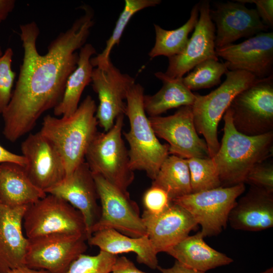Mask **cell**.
Listing matches in <instances>:
<instances>
[{"label": "cell", "mask_w": 273, "mask_h": 273, "mask_svg": "<svg viewBox=\"0 0 273 273\" xmlns=\"http://www.w3.org/2000/svg\"><path fill=\"white\" fill-rule=\"evenodd\" d=\"M83 9L84 14L51 41L43 55L36 48L37 24L20 26L23 61L10 101L2 114L3 134L8 141L14 142L31 131L41 115L61 101L67 80L77 66L76 51L85 44L94 24L93 11L88 7Z\"/></svg>", "instance_id": "cell-1"}, {"label": "cell", "mask_w": 273, "mask_h": 273, "mask_svg": "<svg viewBox=\"0 0 273 273\" xmlns=\"http://www.w3.org/2000/svg\"><path fill=\"white\" fill-rule=\"evenodd\" d=\"M26 160L23 167L30 181L46 193L66 175L64 161L53 144L39 131L29 134L22 142Z\"/></svg>", "instance_id": "cell-14"}, {"label": "cell", "mask_w": 273, "mask_h": 273, "mask_svg": "<svg viewBox=\"0 0 273 273\" xmlns=\"http://www.w3.org/2000/svg\"><path fill=\"white\" fill-rule=\"evenodd\" d=\"M228 71L224 63L207 59L195 66L193 71L182 77V81L191 91L208 88L220 84L222 75Z\"/></svg>", "instance_id": "cell-30"}, {"label": "cell", "mask_w": 273, "mask_h": 273, "mask_svg": "<svg viewBox=\"0 0 273 273\" xmlns=\"http://www.w3.org/2000/svg\"><path fill=\"white\" fill-rule=\"evenodd\" d=\"M88 242L101 251L115 255L133 252L136 254L138 263L151 269H156L159 266L158 253L147 235L133 238L114 229H106L94 233Z\"/></svg>", "instance_id": "cell-22"}, {"label": "cell", "mask_w": 273, "mask_h": 273, "mask_svg": "<svg viewBox=\"0 0 273 273\" xmlns=\"http://www.w3.org/2000/svg\"><path fill=\"white\" fill-rule=\"evenodd\" d=\"M93 174L101 202L100 217L93 234L112 229L133 238L147 235L139 206L130 199L128 192L121 191L99 175Z\"/></svg>", "instance_id": "cell-10"}, {"label": "cell", "mask_w": 273, "mask_h": 273, "mask_svg": "<svg viewBox=\"0 0 273 273\" xmlns=\"http://www.w3.org/2000/svg\"><path fill=\"white\" fill-rule=\"evenodd\" d=\"M13 51L7 48L0 58V114L8 106L13 92L16 73L12 70Z\"/></svg>", "instance_id": "cell-33"}, {"label": "cell", "mask_w": 273, "mask_h": 273, "mask_svg": "<svg viewBox=\"0 0 273 273\" xmlns=\"http://www.w3.org/2000/svg\"><path fill=\"white\" fill-rule=\"evenodd\" d=\"M144 88L139 83L135 82L129 88L125 115L128 118L130 128L122 133L129 146L131 169L145 171L153 180L169 155V146L159 141L152 128L144 107Z\"/></svg>", "instance_id": "cell-4"}, {"label": "cell", "mask_w": 273, "mask_h": 273, "mask_svg": "<svg viewBox=\"0 0 273 273\" xmlns=\"http://www.w3.org/2000/svg\"><path fill=\"white\" fill-rule=\"evenodd\" d=\"M192 193L221 187L216 165L212 158L187 159Z\"/></svg>", "instance_id": "cell-31"}, {"label": "cell", "mask_w": 273, "mask_h": 273, "mask_svg": "<svg viewBox=\"0 0 273 273\" xmlns=\"http://www.w3.org/2000/svg\"><path fill=\"white\" fill-rule=\"evenodd\" d=\"M209 1L199 2L197 23L184 51L168 58L166 76L171 78H182L200 63L210 59L218 60L215 53V26L210 16Z\"/></svg>", "instance_id": "cell-16"}, {"label": "cell", "mask_w": 273, "mask_h": 273, "mask_svg": "<svg viewBox=\"0 0 273 273\" xmlns=\"http://www.w3.org/2000/svg\"><path fill=\"white\" fill-rule=\"evenodd\" d=\"M157 269L161 273H206L189 267L176 260L170 267L163 268L158 266Z\"/></svg>", "instance_id": "cell-39"}, {"label": "cell", "mask_w": 273, "mask_h": 273, "mask_svg": "<svg viewBox=\"0 0 273 273\" xmlns=\"http://www.w3.org/2000/svg\"><path fill=\"white\" fill-rule=\"evenodd\" d=\"M152 186L164 190L173 200L192 193L189 167L186 159L168 156L161 164Z\"/></svg>", "instance_id": "cell-28"}, {"label": "cell", "mask_w": 273, "mask_h": 273, "mask_svg": "<svg viewBox=\"0 0 273 273\" xmlns=\"http://www.w3.org/2000/svg\"><path fill=\"white\" fill-rule=\"evenodd\" d=\"M15 0H0V24L5 21L14 10Z\"/></svg>", "instance_id": "cell-40"}, {"label": "cell", "mask_w": 273, "mask_h": 273, "mask_svg": "<svg viewBox=\"0 0 273 273\" xmlns=\"http://www.w3.org/2000/svg\"><path fill=\"white\" fill-rule=\"evenodd\" d=\"M142 217L147 235L158 253L166 252L188 236L198 225L187 210L173 202L160 214L150 216L143 213Z\"/></svg>", "instance_id": "cell-19"}, {"label": "cell", "mask_w": 273, "mask_h": 273, "mask_svg": "<svg viewBox=\"0 0 273 273\" xmlns=\"http://www.w3.org/2000/svg\"><path fill=\"white\" fill-rule=\"evenodd\" d=\"M157 136L168 143L169 154L183 159L210 158L207 145L195 126L192 106H183L168 116L149 117Z\"/></svg>", "instance_id": "cell-12"}, {"label": "cell", "mask_w": 273, "mask_h": 273, "mask_svg": "<svg viewBox=\"0 0 273 273\" xmlns=\"http://www.w3.org/2000/svg\"><path fill=\"white\" fill-rule=\"evenodd\" d=\"M97 106L90 96L68 116L50 115L43 119L40 132L55 147L65 167L66 177L85 160L86 151L98 132Z\"/></svg>", "instance_id": "cell-3"}, {"label": "cell", "mask_w": 273, "mask_h": 273, "mask_svg": "<svg viewBox=\"0 0 273 273\" xmlns=\"http://www.w3.org/2000/svg\"><path fill=\"white\" fill-rule=\"evenodd\" d=\"M215 3L210 16L215 23V47L219 49L233 43L237 40L249 38L267 32L268 27L261 20L256 9H248L237 1Z\"/></svg>", "instance_id": "cell-18"}, {"label": "cell", "mask_w": 273, "mask_h": 273, "mask_svg": "<svg viewBox=\"0 0 273 273\" xmlns=\"http://www.w3.org/2000/svg\"><path fill=\"white\" fill-rule=\"evenodd\" d=\"M47 195L30 181L23 166L0 164V201L11 207L28 206Z\"/></svg>", "instance_id": "cell-24"}, {"label": "cell", "mask_w": 273, "mask_h": 273, "mask_svg": "<svg viewBox=\"0 0 273 273\" xmlns=\"http://www.w3.org/2000/svg\"><path fill=\"white\" fill-rule=\"evenodd\" d=\"M228 222L237 230L258 232L273 226V193L254 186L231 209Z\"/></svg>", "instance_id": "cell-21"}, {"label": "cell", "mask_w": 273, "mask_h": 273, "mask_svg": "<svg viewBox=\"0 0 273 273\" xmlns=\"http://www.w3.org/2000/svg\"><path fill=\"white\" fill-rule=\"evenodd\" d=\"M228 109L239 132L255 136L273 131V75L240 92Z\"/></svg>", "instance_id": "cell-8"}, {"label": "cell", "mask_w": 273, "mask_h": 273, "mask_svg": "<svg viewBox=\"0 0 273 273\" xmlns=\"http://www.w3.org/2000/svg\"><path fill=\"white\" fill-rule=\"evenodd\" d=\"M245 190L244 183L191 193L173 202L181 206L201 226L204 237L219 235L226 228L231 209Z\"/></svg>", "instance_id": "cell-9"}, {"label": "cell", "mask_w": 273, "mask_h": 273, "mask_svg": "<svg viewBox=\"0 0 273 273\" xmlns=\"http://www.w3.org/2000/svg\"><path fill=\"white\" fill-rule=\"evenodd\" d=\"M199 16V2L193 7L188 21L176 29L166 30L154 24L155 42L148 54L150 58L164 56L169 58L181 53L188 43L189 33L197 23Z\"/></svg>", "instance_id": "cell-27"}, {"label": "cell", "mask_w": 273, "mask_h": 273, "mask_svg": "<svg viewBox=\"0 0 273 273\" xmlns=\"http://www.w3.org/2000/svg\"><path fill=\"white\" fill-rule=\"evenodd\" d=\"M155 76L163 85L155 94L144 96V109L149 117L160 116L173 108L193 105L196 94L185 86L182 78H171L162 72H156Z\"/></svg>", "instance_id": "cell-26"}, {"label": "cell", "mask_w": 273, "mask_h": 273, "mask_svg": "<svg viewBox=\"0 0 273 273\" xmlns=\"http://www.w3.org/2000/svg\"><path fill=\"white\" fill-rule=\"evenodd\" d=\"M27 239L25 265L49 273H66L87 248L82 236L54 233Z\"/></svg>", "instance_id": "cell-11"}, {"label": "cell", "mask_w": 273, "mask_h": 273, "mask_svg": "<svg viewBox=\"0 0 273 273\" xmlns=\"http://www.w3.org/2000/svg\"><path fill=\"white\" fill-rule=\"evenodd\" d=\"M27 207H11L0 201V273L25 265L28 239L23 220Z\"/></svg>", "instance_id": "cell-20"}, {"label": "cell", "mask_w": 273, "mask_h": 273, "mask_svg": "<svg viewBox=\"0 0 273 273\" xmlns=\"http://www.w3.org/2000/svg\"><path fill=\"white\" fill-rule=\"evenodd\" d=\"M245 4L253 3L256 5V11L262 19V22L268 27L273 26V1L272 0H236Z\"/></svg>", "instance_id": "cell-36"}, {"label": "cell", "mask_w": 273, "mask_h": 273, "mask_svg": "<svg viewBox=\"0 0 273 273\" xmlns=\"http://www.w3.org/2000/svg\"><path fill=\"white\" fill-rule=\"evenodd\" d=\"M110 273H147L138 268L125 256H117Z\"/></svg>", "instance_id": "cell-37"}, {"label": "cell", "mask_w": 273, "mask_h": 273, "mask_svg": "<svg viewBox=\"0 0 273 273\" xmlns=\"http://www.w3.org/2000/svg\"><path fill=\"white\" fill-rule=\"evenodd\" d=\"M204 238L200 231L194 235H189L166 253L180 263L205 272L233 262L232 258L209 246Z\"/></svg>", "instance_id": "cell-23"}, {"label": "cell", "mask_w": 273, "mask_h": 273, "mask_svg": "<svg viewBox=\"0 0 273 273\" xmlns=\"http://www.w3.org/2000/svg\"><path fill=\"white\" fill-rule=\"evenodd\" d=\"M3 53L2 52L1 48V47H0V58H1V57L3 56Z\"/></svg>", "instance_id": "cell-43"}, {"label": "cell", "mask_w": 273, "mask_h": 273, "mask_svg": "<svg viewBox=\"0 0 273 273\" xmlns=\"http://www.w3.org/2000/svg\"><path fill=\"white\" fill-rule=\"evenodd\" d=\"M91 82L99 101L96 113L98 124L107 131L117 117L125 115L126 103L124 101L135 80L122 73L110 60L104 66L94 68Z\"/></svg>", "instance_id": "cell-13"}, {"label": "cell", "mask_w": 273, "mask_h": 273, "mask_svg": "<svg viewBox=\"0 0 273 273\" xmlns=\"http://www.w3.org/2000/svg\"><path fill=\"white\" fill-rule=\"evenodd\" d=\"M260 273H273V267H270Z\"/></svg>", "instance_id": "cell-42"}, {"label": "cell", "mask_w": 273, "mask_h": 273, "mask_svg": "<svg viewBox=\"0 0 273 273\" xmlns=\"http://www.w3.org/2000/svg\"><path fill=\"white\" fill-rule=\"evenodd\" d=\"M118 255L100 251L96 255H80L66 273H110Z\"/></svg>", "instance_id": "cell-32"}, {"label": "cell", "mask_w": 273, "mask_h": 273, "mask_svg": "<svg viewBox=\"0 0 273 273\" xmlns=\"http://www.w3.org/2000/svg\"><path fill=\"white\" fill-rule=\"evenodd\" d=\"M4 163H14L24 167L26 160L22 155L9 151L0 145V164Z\"/></svg>", "instance_id": "cell-38"}, {"label": "cell", "mask_w": 273, "mask_h": 273, "mask_svg": "<svg viewBox=\"0 0 273 273\" xmlns=\"http://www.w3.org/2000/svg\"><path fill=\"white\" fill-rule=\"evenodd\" d=\"M244 183L273 193L272 163L264 161L255 165L248 173Z\"/></svg>", "instance_id": "cell-35"}, {"label": "cell", "mask_w": 273, "mask_h": 273, "mask_svg": "<svg viewBox=\"0 0 273 273\" xmlns=\"http://www.w3.org/2000/svg\"><path fill=\"white\" fill-rule=\"evenodd\" d=\"M47 194L64 199L81 213L85 222L88 241L100 217L101 206L98 203L99 195L94 176L87 163L84 161L80 164L70 175Z\"/></svg>", "instance_id": "cell-17"}, {"label": "cell", "mask_w": 273, "mask_h": 273, "mask_svg": "<svg viewBox=\"0 0 273 273\" xmlns=\"http://www.w3.org/2000/svg\"><path fill=\"white\" fill-rule=\"evenodd\" d=\"M7 273H49L44 270H37L30 268L26 265L14 268Z\"/></svg>", "instance_id": "cell-41"}, {"label": "cell", "mask_w": 273, "mask_h": 273, "mask_svg": "<svg viewBox=\"0 0 273 273\" xmlns=\"http://www.w3.org/2000/svg\"><path fill=\"white\" fill-rule=\"evenodd\" d=\"M223 116V135L219 149L212 158L221 187H230L244 183L252 168L272 155L273 131L248 136L235 128L229 109Z\"/></svg>", "instance_id": "cell-2"}, {"label": "cell", "mask_w": 273, "mask_h": 273, "mask_svg": "<svg viewBox=\"0 0 273 273\" xmlns=\"http://www.w3.org/2000/svg\"><path fill=\"white\" fill-rule=\"evenodd\" d=\"M229 71L242 70L258 79L272 75L273 33L261 32L238 44L215 49Z\"/></svg>", "instance_id": "cell-15"}, {"label": "cell", "mask_w": 273, "mask_h": 273, "mask_svg": "<svg viewBox=\"0 0 273 273\" xmlns=\"http://www.w3.org/2000/svg\"><path fill=\"white\" fill-rule=\"evenodd\" d=\"M23 227L28 239L64 233L84 236L88 239L81 213L64 199L50 194L27 206Z\"/></svg>", "instance_id": "cell-7"}, {"label": "cell", "mask_w": 273, "mask_h": 273, "mask_svg": "<svg viewBox=\"0 0 273 273\" xmlns=\"http://www.w3.org/2000/svg\"><path fill=\"white\" fill-rule=\"evenodd\" d=\"M171 203L169 195L164 190L151 186L143 196V214L150 216L159 215L165 211Z\"/></svg>", "instance_id": "cell-34"}, {"label": "cell", "mask_w": 273, "mask_h": 273, "mask_svg": "<svg viewBox=\"0 0 273 273\" xmlns=\"http://www.w3.org/2000/svg\"><path fill=\"white\" fill-rule=\"evenodd\" d=\"M225 74V80L215 90L206 95L196 94L192 106L195 126L197 132L204 136L210 158L219 149L218 125L232 100L259 79L242 70H228Z\"/></svg>", "instance_id": "cell-5"}, {"label": "cell", "mask_w": 273, "mask_h": 273, "mask_svg": "<svg viewBox=\"0 0 273 273\" xmlns=\"http://www.w3.org/2000/svg\"><path fill=\"white\" fill-rule=\"evenodd\" d=\"M96 50L90 43H85L78 53L75 70L69 75L60 103L53 109L56 116H68L77 110L85 87L92 82L94 67L90 59Z\"/></svg>", "instance_id": "cell-25"}, {"label": "cell", "mask_w": 273, "mask_h": 273, "mask_svg": "<svg viewBox=\"0 0 273 273\" xmlns=\"http://www.w3.org/2000/svg\"><path fill=\"white\" fill-rule=\"evenodd\" d=\"M161 3L160 0H125L123 9L116 22L111 35L106 41L105 48L101 53L90 59L94 68L104 66L111 60L110 55L112 49L119 43L125 27L135 13L145 8L155 7Z\"/></svg>", "instance_id": "cell-29"}, {"label": "cell", "mask_w": 273, "mask_h": 273, "mask_svg": "<svg viewBox=\"0 0 273 273\" xmlns=\"http://www.w3.org/2000/svg\"><path fill=\"white\" fill-rule=\"evenodd\" d=\"M124 116L117 117L108 131H98L86 151L85 159L93 174L101 176L127 192L134 174L130 167L128 152L122 136Z\"/></svg>", "instance_id": "cell-6"}]
</instances>
